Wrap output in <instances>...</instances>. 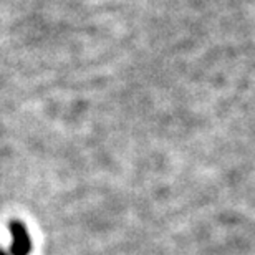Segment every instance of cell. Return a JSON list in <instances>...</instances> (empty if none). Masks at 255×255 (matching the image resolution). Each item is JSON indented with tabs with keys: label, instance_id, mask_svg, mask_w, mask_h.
<instances>
[{
	"label": "cell",
	"instance_id": "1",
	"mask_svg": "<svg viewBox=\"0 0 255 255\" xmlns=\"http://www.w3.org/2000/svg\"><path fill=\"white\" fill-rule=\"evenodd\" d=\"M10 234H12V246H10L12 255H28L32 252V241L22 222L15 221L10 224Z\"/></svg>",
	"mask_w": 255,
	"mask_h": 255
},
{
	"label": "cell",
	"instance_id": "2",
	"mask_svg": "<svg viewBox=\"0 0 255 255\" xmlns=\"http://www.w3.org/2000/svg\"><path fill=\"white\" fill-rule=\"evenodd\" d=\"M0 255H7V254H5L3 251H0Z\"/></svg>",
	"mask_w": 255,
	"mask_h": 255
}]
</instances>
